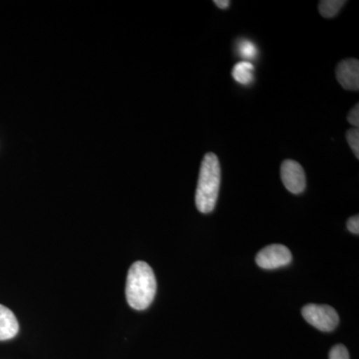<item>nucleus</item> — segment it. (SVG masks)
Returning <instances> with one entry per match:
<instances>
[{
	"label": "nucleus",
	"mask_w": 359,
	"mask_h": 359,
	"mask_svg": "<svg viewBox=\"0 0 359 359\" xmlns=\"http://www.w3.org/2000/svg\"><path fill=\"white\" fill-rule=\"evenodd\" d=\"M337 79L342 88L358 91L359 61L358 59H346L337 65Z\"/></svg>",
	"instance_id": "423d86ee"
},
{
	"label": "nucleus",
	"mask_w": 359,
	"mask_h": 359,
	"mask_svg": "<svg viewBox=\"0 0 359 359\" xmlns=\"http://www.w3.org/2000/svg\"><path fill=\"white\" fill-rule=\"evenodd\" d=\"M280 177H282L283 185L290 193L299 195L306 190V173L304 168L297 161H283L280 167Z\"/></svg>",
	"instance_id": "39448f33"
},
{
	"label": "nucleus",
	"mask_w": 359,
	"mask_h": 359,
	"mask_svg": "<svg viewBox=\"0 0 359 359\" xmlns=\"http://www.w3.org/2000/svg\"><path fill=\"white\" fill-rule=\"evenodd\" d=\"M157 282L154 271L145 262L138 261L129 269L126 299L132 309L144 311L154 301Z\"/></svg>",
	"instance_id": "f257e3e1"
},
{
	"label": "nucleus",
	"mask_w": 359,
	"mask_h": 359,
	"mask_svg": "<svg viewBox=\"0 0 359 359\" xmlns=\"http://www.w3.org/2000/svg\"><path fill=\"white\" fill-rule=\"evenodd\" d=\"M255 67L249 61H241L233 66L231 75L238 83L249 85L254 81Z\"/></svg>",
	"instance_id": "6e6552de"
},
{
	"label": "nucleus",
	"mask_w": 359,
	"mask_h": 359,
	"mask_svg": "<svg viewBox=\"0 0 359 359\" xmlns=\"http://www.w3.org/2000/svg\"><path fill=\"white\" fill-rule=\"evenodd\" d=\"M347 229L351 233H354V235H358L359 233V216L356 215V216L351 217V218L348 219L346 223Z\"/></svg>",
	"instance_id": "4468645a"
},
{
	"label": "nucleus",
	"mask_w": 359,
	"mask_h": 359,
	"mask_svg": "<svg viewBox=\"0 0 359 359\" xmlns=\"http://www.w3.org/2000/svg\"><path fill=\"white\" fill-rule=\"evenodd\" d=\"M221 185V166L214 153H208L201 165L195 202L197 209L203 214L214 211L218 201Z\"/></svg>",
	"instance_id": "f03ea898"
},
{
	"label": "nucleus",
	"mask_w": 359,
	"mask_h": 359,
	"mask_svg": "<svg viewBox=\"0 0 359 359\" xmlns=\"http://www.w3.org/2000/svg\"><path fill=\"white\" fill-rule=\"evenodd\" d=\"M304 320L321 332H332L339 323L337 311L325 304H308L302 309Z\"/></svg>",
	"instance_id": "7ed1b4c3"
},
{
	"label": "nucleus",
	"mask_w": 359,
	"mask_h": 359,
	"mask_svg": "<svg viewBox=\"0 0 359 359\" xmlns=\"http://www.w3.org/2000/svg\"><path fill=\"white\" fill-rule=\"evenodd\" d=\"M346 140L351 146V150L355 155L356 159H359V130L353 128L346 132Z\"/></svg>",
	"instance_id": "9b49d317"
},
{
	"label": "nucleus",
	"mask_w": 359,
	"mask_h": 359,
	"mask_svg": "<svg viewBox=\"0 0 359 359\" xmlns=\"http://www.w3.org/2000/svg\"><path fill=\"white\" fill-rule=\"evenodd\" d=\"M238 52L241 57L250 60V59L256 58L257 48L252 41L244 39L238 43Z\"/></svg>",
	"instance_id": "9d476101"
},
{
	"label": "nucleus",
	"mask_w": 359,
	"mask_h": 359,
	"mask_svg": "<svg viewBox=\"0 0 359 359\" xmlns=\"http://www.w3.org/2000/svg\"><path fill=\"white\" fill-rule=\"evenodd\" d=\"M347 121L349 124L353 125L354 128H358L359 126V104H356L355 106L351 110V112L347 115Z\"/></svg>",
	"instance_id": "ddd939ff"
},
{
	"label": "nucleus",
	"mask_w": 359,
	"mask_h": 359,
	"mask_svg": "<svg viewBox=\"0 0 359 359\" xmlns=\"http://www.w3.org/2000/svg\"><path fill=\"white\" fill-rule=\"evenodd\" d=\"M20 325L11 309L0 304V340L13 339L18 334Z\"/></svg>",
	"instance_id": "0eeeda50"
},
{
	"label": "nucleus",
	"mask_w": 359,
	"mask_h": 359,
	"mask_svg": "<svg viewBox=\"0 0 359 359\" xmlns=\"http://www.w3.org/2000/svg\"><path fill=\"white\" fill-rule=\"evenodd\" d=\"M330 359H349L348 351L342 344H337L330 349Z\"/></svg>",
	"instance_id": "f8f14e48"
},
{
	"label": "nucleus",
	"mask_w": 359,
	"mask_h": 359,
	"mask_svg": "<svg viewBox=\"0 0 359 359\" xmlns=\"http://www.w3.org/2000/svg\"><path fill=\"white\" fill-rule=\"evenodd\" d=\"M292 259V252L285 245L273 244L257 252L256 263L264 269H276L287 266Z\"/></svg>",
	"instance_id": "20e7f679"
},
{
	"label": "nucleus",
	"mask_w": 359,
	"mask_h": 359,
	"mask_svg": "<svg viewBox=\"0 0 359 359\" xmlns=\"http://www.w3.org/2000/svg\"><path fill=\"white\" fill-rule=\"evenodd\" d=\"M346 4V0H323L318 4V11L323 18H332Z\"/></svg>",
	"instance_id": "1a4fd4ad"
},
{
	"label": "nucleus",
	"mask_w": 359,
	"mask_h": 359,
	"mask_svg": "<svg viewBox=\"0 0 359 359\" xmlns=\"http://www.w3.org/2000/svg\"><path fill=\"white\" fill-rule=\"evenodd\" d=\"M214 4H216L219 8L226 9L230 6L231 2L229 0H214Z\"/></svg>",
	"instance_id": "2eb2a0df"
}]
</instances>
